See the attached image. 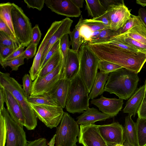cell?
<instances>
[{"label":"cell","instance_id":"obj_3","mask_svg":"<svg viewBox=\"0 0 146 146\" xmlns=\"http://www.w3.org/2000/svg\"><path fill=\"white\" fill-rule=\"evenodd\" d=\"M0 85L11 93L20 105L25 119V127L28 130L34 129L37 125V117L22 85L9 73L1 72H0Z\"/></svg>","mask_w":146,"mask_h":146},{"label":"cell","instance_id":"obj_44","mask_svg":"<svg viewBox=\"0 0 146 146\" xmlns=\"http://www.w3.org/2000/svg\"><path fill=\"white\" fill-rule=\"evenodd\" d=\"M23 89L27 97L30 96L32 80L29 74H25L22 78Z\"/></svg>","mask_w":146,"mask_h":146},{"label":"cell","instance_id":"obj_33","mask_svg":"<svg viewBox=\"0 0 146 146\" xmlns=\"http://www.w3.org/2000/svg\"><path fill=\"white\" fill-rule=\"evenodd\" d=\"M118 35L119 30L115 31L110 28L104 29L101 31L96 38L88 43L94 44L106 42Z\"/></svg>","mask_w":146,"mask_h":146},{"label":"cell","instance_id":"obj_19","mask_svg":"<svg viewBox=\"0 0 146 146\" xmlns=\"http://www.w3.org/2000/svg\"><path fill=\"white\" fill-rule=\"evenodd\" d=\"M62 20L60 26L50 37L44 48L41 58L40 65L47 53L53 45L63 36L69 34L71 32L70 29L73 22V20L68 17Z\"/></svg>","mask_w":146,"mask_h":146},{"label":"cell","instance_id":"obj_53","mask_svg":"<svg viewBox=\"0 0 146 146\" xmlns=\"http://www.w3.org/2000/svg\"><path fill=\"white\" fill-rule=\"evenodd\" d=\"M137 114L139 118H146V98L144 97Z\"/></svg>","mask_w":146,"mask_h":146},{"label":"cell","instance_id":"obj_62","mask_svg":"<svg viewBox=\"0 0 146 146\" xmlns=\"http://www.w3.org/2000/svg\"><path fill=\"white\" fill-rule=\"evenodd\" d=\"M145 84L146 87H145V92L144 97L146 98V80H145Z\"/></svg>","mask_w":146,"mask_h":146},{"label":"cell","instance_id":"obj_55","mask_svg":"<svg viewBox=\"0 0 146 146\" xmlns=\"http://www.w3.org/2000/svg\"><path fill=\"white\" fill-rule=\"evenodd\" d=\"M5 90L3 87L0 85V110L4 107V104L5 103Z\"/></svg>","mask_w":146,"mask_h":146},{"label":"cell","instance_id":"obj_51","mask_svg":"<svg viewBox=\"0 0 146 146\" xmlns=\"http://www.w3.org/2000/svg\"><path fill=\"white\" fill-rule=\"evenodd\" d=\"M25 47L23 46H21L20 48L17 50L14 51L2 62L15 59L23 56V53L25 50L24 49Z\"/></svg>","mask_w":146,"mask_h":146},{"label":"cell","instance_id":"obj_9","mask_svg":"<svg viewBox=\"0 0 146 146\" xmlns=\"http://www.w3.org/2000/svg\"><path fill=\"white\" fill-rule=\"evenodd\" d=\"M30 104L37 118L47 127L52 129L58 125L64 113L62 107L59 106Z\"/></svg>","mask_w":146,"mask_h":146},{"label":"cell","instance_id":"obj_42","mask_svg":"<svg viewBox=\"0 0 146 146\" xmlns=\"http://www.w3.org/2000/svg\"><path fill=\"white\" fill-rule=\"evenodd\" d=\"M79 31L83 43L90 42L92 34L93 32L88 26L85 25H81Z\"/></svg>","mask_w":146,"mask_h":146},{"label":"cell","instance_id":"obj_15","mask_svg":"<svg viewBox=\"0 0 146 146\" xmlns=\"http://www.w3.org/2000/svg\"><path fill=\"white\" fill-rule=\"evenodd\" d=\"M62 22V20L56 21L52 23L39 46L34 57L33 64L29 71V75L32 81L34 80L36 78L40 72L41 58L44 48Z\"/></svg>","mask_w":146,"mask_h":146},{"label":"cell","instance_id":"obj_57","mask_svg":"<svg viewBox=\"0 0 146 146\" xmlns=\"http://www.w3.org/2000/svg\"><path fill=\"white\" fill-rule=\"evenodd\" d=\"M75 5L78 7H83L84 1V0H72Z\"/></svg>","mask_w":146,"mask_h":146},{"label":"cell","instance_id":"obj_34","mask_svg":"<svg viewBox=\"0 0 146 146\" xmlns=\"http://www.w3.org/2000/svg\"><path fill=\"white\" fill-rule=\"evenodd\" d=\"M114 37L124 44L134 47L141 52H146V45L133 39L125 34L118 35Z\"/></svg>","mask_w":146,"mask_h":146},{"label":"cell","instance_id":"obj_35","mask_svg":"<svg viewBox=\"0 0 146 146\" xmlns=\"http://www.w3.org/2000/svg\"><path fill=\"white\" fill-rule=\"evenodd\" d=\"M122 68L119 65L105 60H100L98 65L100 72L105 73H110Z\"/></svg>","mask_w":146,"mask_h":146},{"label":"cell","instance_id":"obj_23","mask_svg":"<svg viewBox=\"0 0 146 146\" xmlns=\"http://www.w3.org/2000/svg\"><path fill=\"white\" fill-rule=\"evenodd\" d=\"M132 116L128 114L125 118L124 127L125 141L134 146H139L135 123L131 119Z\"/></svg>","mask_w":146,"mask_h":146},{"label":"cell","instance_id":"obj_27","mask_svg":"<svg viewBox=\"0 0 146 146\" xmlns=\"http://www.w3.org/2000/svg\"><path fill=\"white\" fill-rule=\"evenodd\" d=\"M86 7L88 15L96 18L104 14L107 11L100 0H85Z\"/></svg>","mask_w":146,"mask_h":146},{"label":"cell","instance_id":"obj_18","mask_svg":"<svg viewBox=\"0 0 146 146\" xmlns=\"http://www.w3.org/2000/svg\"><path fill=\"white\" fill-rule=\"evenodd\" d=\"M5 90L7 110L15 121L25 126V119L21 108L12 94L7 90Z\"/></svg>","mask_w":146,"mask_h":146},{"label":"cell","instance_id":"obj_14","mask_svg":"<svg viewBox=\"0 0 146 146\" xmlns=\"http://www.w3.org/2000/svg\"><path fill=\"white\" fill-rule=\"evenodd\" d=\"M45 4L55 13L68 17H77L82 11L72 0H45Z\"/></svg>","mask_w":146,"mask_h":146},{"label":"cell","instance_id":"obj_5","mask_svg":"<svg viewBox=\"0 0 146 146\" xmlns=\"http://www.w3.org/2000/svg\"><path fill=\"white\" fill-rule=\"evenodd\" d=\"M88 90L78 74L70 82L65 108L72 113H82L89 108Z\"/></svg>","mask_w":146,"mask_h":146},{"label":"cell","instance_id":"obj_40","mask_svg":"<svg viewBox=\"0 0 146 146\" xmlns=\"http://www.w3.org/2000/svg\"><path fill=\"white\" fill-rule=\"evenodd\" d=\"M7 137V128L5 119L0 113V146H5Z\"/></svg>","mask_w":146,"mask_h":146},{"label":"cell","instance_id":"obj_2","mask_svg":"<svg viewBox=\"0 0 146 146\" xmlns=\"http://www.w3.org/2000/svg\"><path fill=\"white\" fill-rule=\"evenodd\" d=\"M138 74L124 68L110 73L104 92L114 94L119 98L127 100L137 90L139 81Z\"/></svg>","mask_w":146,"mask_h":146},{"label":"cell","instance_id":"obj_52","mask_svg":"<svg viewBox=\"0 0 146 146\" xmlns=\"http://www.w3.org/2000/svg\"><path fill=\"white\" fill-rule=\"evenodd\" d=\"M90 19L92 21L101 22L106 25L110 26V21L107 11L105 13L100 17Z\"/></svg>","mask_w":146,"mask_h":146},{"label":"cell","instance_id":"obj_20","mask_svg":"<svg viewBox=\"0 0 146 146\" xmlns=\"http://www.w3.org/2000/svg\"><path fill=\"white\" fill-rule=\"evenodd\" d=\"M79 69L78 52L69 48L65 65L64 78L71 81L78 74Z\"/></svg>","mask_w":146,"mask_h":146},{"label":"cell","instance_id":"obj_46","mask_svg":"<svg viewBox=\"0 0 146 146\" xmlns=\"http://www.w3.org/2000/svg\"><path fill=\"white\" fill-rule=\"evenodd\" d=\"M41 35L38 25H36L32 28L31 39L30 43L37 45L41 38Z\"/></svg>","mask_w":146,"mask_h":146},{"label":"cell","instance_id":"obj_37","mask_svg":"<svg viewBox=\"0 0 146 146\" xmlns=\"http://www.w3.org/2000/svg\"><path fill=\"white\" fill-rule=\"evenodd\" d=\"M82 25L88 26L93 32L110 28V26L106 25L101 22L92 21L90 19H83Z\"/></svg>","mask_w":146,"mask_h":146},{"label":"cell","instance_id":"obj_49","mask_svg":"<svg viewBox=\"0 0 146 146\" xmlns=\"http://www.w3.org/2000/svg\"><path fill=\"white\" fill-rule=\"evenodd\" d=\"M14 51V50L13 48L0 45V62L3 61Z\"/></svg>","mask_w":146,"mask_h":146},{"label":"cell","instance_id":"obj_38","mask_svg":"<svg viewBox=\"0 0 146 146\" xmlns=\"http://www.w3.org/2000/svg\"><path fill=\"white\" fill-rule=\"evenodd\" d=\"M0 45L13 48L15 50L21 46L2 31H0Z\"/></svg>","mask_w":146,"mask_h":146},{"label":"cell","instance_id":"obj_59","mask_svg":"<svg viewBox=\"0 0 146 146\" xmlns=\"http://www.w3.org/2000/svg\"><path fill=\"white\" fill-rule=\"evenodd\" d=\"M136 3L137 4H139L142 7H144L146 6V0H137Z\"/></svg>","mask_w":146,"mask_h":146},{"label":"cell","instance_id":"obj_22","mask_svg":"<svg viewBox=\"0 0 146 146\" xmlns=\"http://www.w3.org/2000/svg\"><path fill=\"white\" fill-rule=\"evenodd\" d=\"M110 117L99 111L93 107L89 108L77 118L78 124L87 125L94 124L97 121H104Z\"/></svg>","mask_w":146,"mask_h":146},{"label":"cell","instance_id":"obj_56","mask_svg":"<svg viewBox=\"0 0 146 146\" xmlns=\"http://www.w3.org/2000/svg\"><path fill=\"white\" fill-rule=\"evenodd\" d=\"M138 16L146 26V9L143 8H140L138 10Z\"/></svg>","mask_w":146,"mask_h":146},{"label":"cell","instance_id":"obj_50","mask_svg":"<svg viewBox=\"0 0 146 146\" xmlns=\"http://www.w3.org/2000/svg\"><path fill=\"white\" fill-rule=\"evenodd\" d=\"M46 139L40 138L32 141H27L25 146H47Z\"/></svg>","mask_w":146,"mask_h":146},{"label":"cell","instance_id":"obj_6","mask_svg":"<svg viewBox=\"0 0 146 146\" xmlns=\"http://www.w3.org/2000/svg\"><path fill=\"white\" fill-rule=\"evenodd\" d=\"M78 124L68 113L64 112L56 128L55 146H77L80 129Z\"/></svg>","mask_w":146,"mask_h":146},{"label":"cell","instance_id":"obj_48","mask_svg":"<svg viewBox=\"0 0 146 146\" xmlns=\"http://www.w3.org/2000/svg\"><path fill=\"white\" fill-rule=\"evenodd\" d=\"M44 1L45 0L24 1L28 8H35L40 11L44 7L45 4Z\"/></svg>","mask_w":146,"mask_h":146},{"label":"cell","instance_id":"obj_32","mask_svg":"<svg viewBox=\"0 0 146 146\" xmlns=\"http://www.w3.org/2000/svg\"><path fill=\"white\" fill-rule=\"evenodd\" d=\"M28 99L30 104L44 105L59 106L52 96L48 94L33 96H30L28 97Z\"/></svg>","mask_w":146,"mask_h":146},{"label":"cell","instance_id":"obj_30","mask_svg":"<svg viewBox=\"0 0 146 146\" xmlns=\"http://www.w3.org/2000/svg\"><path fill=\"white\" fill-rule=\"evenodd\" d=\"M12 7V3L10 2L1 3L0 4V19L5 23L15 35L11 15Z\"/></svg>","mask_w":146,"mask_h":146},{"label":"cell","instance_id":"obj_29","mask_svg":"<svg viewBox=\"0 0 146 146\" xmlns=\"http://www.w3.org/2000/svg\"><path fill=\"white\" fill-rule=\"evenodd\" d=\"M60 49L62 54L61 68L60 74V79H64V72L66 61L70 45L68 35L63 36L60 40Z\"/></svg>","mask_w":146,"mask_h":146},{"label":"cell","instance_id":"obj_8","mask_svg":"<svg viewBox=\"0 0 146 146\" xmlns=\"http://www.w3.org/2000/svg\"><path fill=\"white\" fill-rule=\"evenodd\" d=\"M3 116L7 128L5 146H25L27 141L23 125L15 121L5 107L0 110Z\"/></svg>","mask_w":146,"mask_h":146},{"label":"cell","instance_id":"obj_41","mask_svg":"<svg viewBox=\"0 0 146 146\" xmlns=\"http://www.w3.org/2000/svg\"><path fill=\"white\" fill-rule=\"evenodd\" d=\"M60 40L54 44L47 53L42 62L40 65V70L43 68L47 62L60 49Z\"/></svg>","mask_w":146,"mask_h":146},{"label":"cell","instance_id":"obj_60","mask_svg":"<svg viewBox=\"0 0 146 146\" xmlns=\"http://www.w3.org/2000/svg\"><path fill=\"white\" fill-rule=\"evenodd\" d=\"M123 146H134L125 141L123 143Z\"/></svg>","mask_w":146,"mask_h":146},{"label":"cell","instance_id":"obj_36","mask_svg":"<svg viewBox=\"0 0 146 146\" xmlns=\"http://www.w3.org/2000/svg\"><path fill=\"white\" fill-rule=\"evenodd\" d=\"M25 59V58L22 56L0 63L3 68H5L7 66H9L11 68L12 71H16L18 70L20 66L24 64Z\"/></svg>","mask_w":146,"mask_h":146},{"label":"cell","instance_id":"obj_7","mask_svg":"<svg viewBox=\"0 0 146 146\" xmlns=\"http://www.w3.org/2000/svg\"><path fill=\"white\" fill-rule=\"evenodd\" d=\"M11 15L15 35L21 46L27 47L31 39L32 25L22 8L12 3Z\"/></svg>","mask_w":146,"mask_h":146},{"label":"cell","instance_id":"obj_13","mask_svg":"<svg viewBox=\"0 0 146 146\" xmlns=\"http://www.w3.org/2000/svg\"><path fill=\"white\" fill-rule=\"evenodd\" d=\"M131 11L124 1L119 4L110 7L107 11L110 21V29L117 31L122 27L131 17Z\"/></svg>","mask_w":146,"mask_h":146},{"label":"cell","instance_id":"obj_12","mask_svg":"<svg viewBox=\"0 0 146 146\" xmlns=\"http://www.w3.org/2000/svg\"><path fill=\"white\" fill-rule=\"evenodd\" d=\"M96 126L107 144L123 145L125 141L124 127L118 122L107 125H96Z\"/></svg>","mask_w":146,"mask_h":146},{"label":"cell","instance_id":"obj_63","mask_svg":"<svg viewBox=\"0 0 146 146\" xmlns=\"http://www.w3.org/2000/svg\"><path fill=\"white\" fill-rule=\"evenodd\" d=\"M116 146H123V145H117Z\"/></svg>","mask_w":146,"mask_h":146},{"label":"cell","instance_id":"obj_25","mask_svg":"<svg viewBox=\"0 0 146 146\" xmlns=\"http://www.w3.org/2000/svg\"><path fill=\"white\" fill-rule=\"evenodd\" d=\"M109 74L101 72L98 73L91 92L88 95L90 99H94L103 93L104 92L105 86L108 79Z\"/></svg>","mask_w":146,"mask_h":146},{"label":"cell","instance_id":"obj_58","mask_svg":"<svg viewBox=\"0 0 146 146\" xmlns=\"http://www.w3.org/2000/svg\"><path fill=\"white\" fill-rule=\"evenodd\" d=\"M56 135L54 134L48 143V146H54Z\"/></svg>","mask_w":146,"mask_h":146},{"label":"cell","instance_id":"obj_39","mask_svg":"<svg viewBox=\"0 0 146 146\" xmlns=\"http://www.w3.org/2000/svg\"><path fill=\"white\" fill-rule=\"evenodd\" d=\"M103 43L108 44L135 53H138L140 52H143L140 51L137 48L134 47L124 44L115 37H114L108 41Z\"/></svg>","mask_w":146,"mask_h":146},{"label":"cell","instance_id":"obj_16","mask_svg":"<svg viewBox=\"0 0 146 146\" xmlns=\"http://www.w3.org/2000/svg\"><path fill=\"white\" fill-rule=\"evenodd\" d=\"M90 102L98 107L100 111L111 118L116 116L121 111L124 103L123 99L107 98L102 95L100 98L92 100Z\"/></svg>","mask_w":146,"mask_h":146},{"label":"cell","instance_id":"obj_31","mask_svg":"<svg viewBox=\"0 0 146 146\" xmlns=\"http://www.w3.org/2000/svg\"><path fill=\"white\" fill-rule=\"evenodd\" d=\"M139 146H146V118L138 117L135 123Z\"/></svg>","mask_w":146,"mask_h":146},{"label":"cell","instance_id":"obj_24","mask_svg":"<svg viewBox=\"0 0 146 146\" xmlns=\"http://www.w3.org/2000/svg\"><path fill=\"white\" fill-rule=\"evenodd\" d=\"M137 25L123 33L127 36L146 45V26L137 16Z\"/></svg>","mask_w":146,"mask_h":146},{"label":"cell","instance_id":"obj_4","mask_svg":"<svg viewBox=\"0 0 146 146\" xmlns=\"http://www.w3.org/2000/svg\"><path fill=\"white\" fill-rule=\"evenodd\" d=\"M80 60L78 74L90 93L98 73L100 59L89 46L83 43L78 52Z\"/></svg>","mask_w":146,"mask_h":146},{"label":"cell","instance_id":"obj_43","mask_svg":"<svg viewBox=\"0 0 146 146\" xmlns=\"http://www.w3.org/2000/svg\"><path fill=\"white\" fill-rule=\"evenodd\" d=\"M137 16L131 15V17L125 23L124 25L119 29V35L123 34L129 30L137 25Z\"/></svg>","mask_w":146,"mask_h":146},{"label":"cell","instance_id":"obj_17","mask_svg":"<svg viewBox=\"0 0 146 146\" xmlns=\"http://www.w3.org/2000/svg\"><path fill=\"white\" fill-rule=\"evenodd\" d=\"M70 82L65 78L60 79L47 93L52 96L63 108H65Z\"/></svg>","mask_w":146,"mask_h":146},{"label":"cell","instance_id":"obj_11","mask_svg":"<svg viewBox=\"0 0 146 146\" xmlns=\"http://www.w3.org/2000/svg\"><path fill=\"white\" fill-rule=\"evenodd\" d=\"M79 143L84 146H108L98 131L96 125L91 124L80 125Z\"/></svg>","mask_w":146,"mask_h":146},{"label":"cell","instance_id":"obj_21","mask_svg":"<svg viewBox=\"0 0 146 146\" xmlns=\"http://www.w3.org/2000/svg\"><path fill=\"white\" fill-rule=\"evenodd\" d=\"M146 85L144 84L137 89L126 103L123 110L124 113L135 116L144 96Z\"/></svg>","mask_w":146,"mask_h":146},{"label":"cell","instance_id":"obj_28","mask_svg":"<svg viewBox=\"0 0 146 146\" xmlns=\"http://www.w3.org/2000/svg\"><path fill=\"white\" fill-rule=\"evenodd\" d=\"M82 16L81 15L78 22L75 26L72 31L69 33L70 39V41L72 49L75 51L78 52L83 42L79 30L81 26L82 22L83 20Z\"/></svg>","mask_w":146,"mask_h":146},{"label":"cell","instance_id":"obj_54","mask_svg":"<svg viewBox=\"0 0 146 146\" xmlns=\"http://www.w3.org/2000/svg\"><path fill=\"white\" fill-rule=\"evenodd\" d=\"M100 1L106 11L110 7L119 4L124 1L123 0H100Z\"/></svg>","mask_w":146,"mask_h":146},{"label":"cell","instance_id":"obj_26","mask_svg":"<svg viewBox=\"0 0 146 146\" xmlns=\"http://www.w3.org/2000/svg\"><path fill=\"white\" fill-rule=\"evenodd\" d=\"M62 58L60 48L40 70L37 78L43 77L52 72L60 63Z\"/></svg>","mask_w":146,"mask_h":146},{"label":"cell","instance_id":"obj_47","mask_svg":"<svg viewBox=\"0 0 146 146\" xmlns=\"http://www.w3.org/2000/svg\"><path fill=\"white\" fill-rule=\"evenodd\" d=\"M37 45L30 43L24 51L23 56L27 60L33 57L36 54Z\"/></svg>","mask_w":146,"mask_h":146},{"label":"cell","instance_id":"obj_45","mask_svg":"<svg viewBox=\"0 0 146 146\" xmlns=\"http://www.w3.org/2000/svg\"><path fill=\"white\" fill-rule=\"evenodd\" d=\"M0 31L3 32L17 44L20 45L15 35L5 23L0 19Z\"/></svg>","mask_w":146,"mask_h":146},{"label":"cell","instance_id":"obj_10","mask_svg":"<svg viewBox=\"0 0 146 146\" xmlns=\"http://www.w3.org/2000/svg\"><path fill=\"white\" fill-rule=\"evenodd\" d=\"M60 62L52 72L43 77L36 78L34 80L32 83L30 96L44 94L49 92L60 79Z\"/></svg>","mask_w":146,"mask_h":146},{"label":"cell","instance_id":"obj_1","mask_svg":"<svg viewBox=\"0 0 146 146\" xmlns=\"http://www.w3.org/2000/svg\"><path fill=\"white\" fill-rule=\"evenodd\" d=\"M88 45L100 60H105L138 73L146 62V52L135 53L106 43Z\"/></svg>","mask_w":146,"mask_h":146},{"label":"cell","instance_id":"obj_61","mask_svg":"<svg viewBox=\"0 0 146 146\" xmlns=\"http://www.w3.org/2000/svg\"><path fill=\"white\" fill-rule=\"evenodd\" d=\"M108 146H116L117 144H107Z\"/></svg>","mask_w":146,"mask_h":146}]
</instances>
